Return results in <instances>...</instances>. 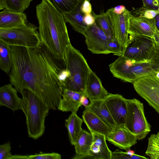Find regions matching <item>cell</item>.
<instances>
[{"mask_svg":"<svg viewBox=\"0 0 159 159\" xmlns=\"http://www.w3.org/2000/svg\"><path fill=\"white\" fill-rule=\"evenodd\" d=\"M11 51L10 84L19 93L30 90L50 110L57 109L63 90L59 75L65 61L55 58L42 43L34 48L12 46Z\"/></svg>","mask_w":159,"mask_h":159,"instance_id":"1","label":"cell"},{"mask_svg":"<svg viewBox=\"0 0 159 159\" xmlns=\"http://www.w3.org/2000/svg\"><path fill=\"white\" fill-rule=\"evenodd\" d=\"M36 9L41 43L55 58L64 61L66 49L71 44L62 14L49 0H42Z\"/></svg>","mask_w":159,"mask_h":159,"instance_id":"2","label":"cell"},{"mask_svg":"<svg viewBox=\"0 0 159 159\" xmlns=\"http://www.w3.org/2000/svg\"><path fill=\"white\" fill-rule=\"evenodd\" d=\"M22 111L26 117L29 137L38 139L44 134L45 120L50 110L44 102L30 90L24 89L20 93Z\"/></svg>","mask_w":159,"mask_h":159,"instance_id":"3","label":"cell"},{"mask_svg":"<svg viewBox=\"0 0 159 159\" xmlns=\"http://www.w3.org/2000/svg\"><path fill=\"white\" fill-rule=\"evenodd\" d=\"M64 61L70 75L64 84L63 89H67L85 95L87 82L92 70L86 59L70 44L66 49Z\"/></svg>","mask_w":159,"mask_h":159,"instance_id":"4","label":"cell"},{"mask_svg":"<svg viewBox=\"0 0 159 159\" xmlns=\"http://www.w3.org/2000/svg\"><path fill=\"white\" fill-rule=\"evenodd\" d=\"M113 76L124 81L133 83L142 77L156 74L159 69L152 59L139 61L127 59L122 55L109 66Z\"/></svg>","mask_w":159,"mask_h":159,"instance_id":"5","label":"cell"},{"mask_svg":"<svg viewBox=\"0 0 159 159\" xmlns=\"http://www.w3.org/2000/svg\"><path fill=\"white\" fill-rule=\"evenodd\" d=\"M88 49L93 53L105 54L113 53L121 56L124 50L116 39L108 37L101 30L95 22L88 26L84 34Z\"/></svg>","mask_w":159,"mask_h":159,"instance_id":"6","label":"cell"},{"mask_svg":"<svg viewBox=\"0 0 159 159\" xmlns=\"http://www.w3.org/2000/svg\"><path fill=\"white\" fill-rule=\"evenodd\" d=\"M37 28L28 23L14 28H0V40L11 46L35 48L41 43Z\"/></svg>","mask_w":159,"mask_h":159,"instance_id":"7","label":"cell"},{"mask_svg":"<svg viewBox=\"0 0 159 159\" xmlns=\"http://www.w3.org/2000/svg\"><path fill=\"white\" fill-rule=\"evenodd\" d=\"M127 101L125 126L136 136L137 140L143 139L151 131V125L145 115L143 104L135 98L127 99Z\"/></svg>","mask_w":159,"mask_h":159,"instance_id":"8","label":"cell"},{"mask_svg":"<svg viewBox=\"0 0 159 159\" xmlns=\"http://www.w3.org/2000/svg\"><path fill=\"white\" fill-rule=\"evenodd\" d=\"M157 50L154 38L142 35L133 36L122 55L135 61L151 59Z\"/></svg>","mask_w":159,"mask_h":159,"instance_id":"9","label":"cell"},{"mask_svg":"<svg viewBox=\"0 0 159 159\" xmlns=\"http://www.w3.org/2000/svg\"><path fill=\"white\" fill-rule=\"evenodd\" d=\"M132 84L139 95L159 114V78L155 74L140 78Z\"/></svg>","mask_w":159,"mask_h":159,"instance_id":"10","label":"cell"},{"mask_svg":"<svg viewBox=\"0 0 159 159\" xmlns=\"http://www.w3.org/2000/svg\"><path fill=\"white\" fill-rule=\"evenodd\" d=\"M112 21L116 38L124 50L130 42L129 33V21L131 13L126 9L122 13H114L112 8L107 11Z\"/></svg>","mask_w":159,"mask_h":159,"instance_id":"11","label":"cell"},{"mask_svg":"<svg viewBox=\"0 0 159 159\" xmlns=\"http://www.w3.org/2000/svg\"><path fill=\"white\" fill-rule=\"evenodd\" d=\"M158 31L155 18L150 19L134 16L131 14L129 27L130 41L135 35H145L154 38L155 34Z\"/></svg>","mask_w":159,"mask_h":159,"instance_id":"12","label":"cell"},{"mask_svg":"<svg viewBox=\"0 0 159 159\" xmlns=\"http://www.w3.org/2000/svg\"><path fill=\"white\" fill-rule=\"evenodd\" d=\"M104 100L117 125H125L127 111V99L120 94L109 93Z\"/></svg>","mask_w":159,"mask_h":159,"instance_id":"13","label":"cell"},{"mask_svg":"<svg viewBox=\"0 0 159 159\" xmlns=\"http://www.w3.org/2000/svg\"><path fill=\"white\" fill-rule=\"evenodd\" d=\"M106 137L107 140L119 148L127 151L137 143L136 136L125 125H117Z\"/></svg>","mask_w":159,"mask_h":159,"instance_id":"14","label":"cell"},{"mask_svg":"<svg viewBox=\"0 0 159 159\" xmlns=\"http://www.w3.org/2000/svg\"><path fill=\"white\" fill-rule=\"evenodd\" d=\"M109 94L102 86L100 79L91 70L86 86L85 95L91 101L104 99Z\"/></svg>","mask_w":159,"mask_h":159,"instance_id":"15","label":"cell"},{"mask_svg":"<svg viewBox=\"0 0 159 159\" xmlns=\"http://www.w3.org/2000/svg\"><path fill=\"white\" fill-rule=\"evenodd\" d=\"M18 91L11 84L4 85L0 88V106H5L13 111L22 110L21 98Z\"/></svg>","mask_w":159,"mask_h":159,"instance_id":"16","label":"cell"},{"mask_svg":"<svg viewBox=\"0 0 159 159\" xmlns=\"http://www.w3.org/2000/svg\"><path fill=\"white\" fill-rule=\"evenodd\" d=\"M92 134L93 141L87 158L111 159L112 152L107 145L105 136L96 133Z\"/></svg>","mask_w":159,"mask_h":159,"instance_id":"17","label":"cell"},{"mask_svg":"<svg viewBox=\"0 0 159 159\" xmlns=\"http://www.w3.org/2000/svg\"><path fill=\"white\" fill-rule=\"evenodd\" d=\"M84 94L67 89L63 90L57 109L63 112L77 113L82 105L81 99Z\"/></svg>","mask_w":159,"mask_h":159,"instance_id":"18","label":"cell"},{"mask_svg":"<svg viewBox=\"0 0 159 159\" xmlns=\"http://www.w3.org/2000/svg\"><path fill=\"white\" fill-rule=\"evenodd\" d=\"M83 122L91 134L98 133L106 136L113 129L107 125L93 113L85 109L82 115Z\"/></svg>","mask_w":159,"mask_h":159,"instance_id":"19","label":"cell"},{"mask_svg":"<svg viewBox=\"0 0 159 159\" xmlns=\"http://www.w3.org/2000/svg\"><path fill=\"white\" fill-rule=\"evenodd\" d=\"M85 109L93 113L107 125L114 129L117 125L110 112L104 99L90 101Z\"/></svg>","mask_w":159,"mask_h":159,"instance_id":"20","label":"cell"},{"mask_svg":"<svg viewBox=\"0 0 159 159\" xmlns=\"http://www.w3.org/2000/svg\"><path fill=\"white\" fill-rule=\"evenodd\" d=\"M93 141V135L90 133L82 129L74 144L75 154L73 159L87 158Z\"/></svg>","mask_w":159,"mask_h":159,"instance_id":"21","label":"cell"},{"mask_svg":"<svg viewBox=\"0 0 159 159\" xmlns=\"http://www.w3.org/2000/svg\"><path fill=\"white\" fill-rule=\"evenodd\" d=\"M84 1L81 0L78 5L70 11L62 13L66 22L69 23L77 32L84 34L87 27L84 21L85 14L81 10Z\"/></svg>","mask_w":159,"mask_h":159,"instance_id":"22","label":"cell"},{"mask_svg":"<svg viewBox=\"0 0 159 159\" xmlns=\"http://www.w3.org/2000/svg\"><path fill=\"white\" fill-rule=\"evenodd\" d=\"M28 23L24 13L15 12L6 9L0 12V28H14Z\"/></svg>","mask_w":159,"mask_h":159,"instance_id":"23","label":"cell"},{"mask_svg":"<svg viewBox=\"0 0 159 159\" xmlns=\"http://www.w3.org/2000/svg\"><path fill=\"white\" fill-rule=\"evenodd\" d=\"M83 119L78 116L77 113L72 112L65 120V125L67 128L69 140L71 144L74 145L82 129L81 127Z\"/></svg>","mask_w":159,"mask_h":159,"instance_id":"24","label":"cell"},{"mask_svg":"<svg viewBox=\"0 0 159 159\" xmlns=\"http://www.w3.org/2000/svg\"><path fill=\"white\" fill-rule=\"evenodd\" d=\"M95 23L97 26L108 37L112 39H116L113 24L108 12H103L99 15L93 11Z\"/></svg>","mask_w":159,"mask_h":159,"instance_id":"25","label":"cell"},{"mask_svg":"<svg viewBox=\"0 0 159 159\" xmlns=\"http://www.w3.org/2000/svg\"><path fill=\"white\" fill-rule=\"evenodd\" d=\"M12 64L11 46L0 40V68L7 74L10 72Z\"/></svg>","mask_w":159,"mask_h":159,"instance_id":"26","label":"cell"},{"mask_svg":"<svg viewBox=\"0 0 159 159\" xmlns=\"http://www.w3.org/2000/svg\"><path fill=\"white\" fill-rule=\"evenodd\" d=\"M30 0H0V10L22 13L29 7Z\"/></svg>","mask_w":159,"mask_h":159,"instance_id":"27","label":"cell"},{"mask_svg":"<svg viewBox=\"0 0 159 159\" xmlns=\"http://www.w3.org/2000/svg\"><path fill=\"white\" fill-rule=\"evenodd\" d=\"M145 155L151 159H159V132L151 134L148 138Z\"/></svg>","mask_w":159,"mask_h":159,"instance_id":"28","label":"cell"},{"mask_svg":"<svg viewBox=\"0 0 159 159\" xmlns=\"http://www.w3.org/2000/svg\"><path fill=\"white\" fill-rule=\"evenodd\" d=\"M55 8L62 14L69 12L75 8L81 0H49Z\"/></svg>","mask_w":159,"mask_h":159,"instance_id":"29","label":"cell"},{"mask_svg":"<svg viewBox=\"0 0 159 159\" xmlns=\"http://www.w3.org/2000/svg\"><path fill=\"white\" fill-rule=\"evenodd\" d=\"M61 155L57 152H41L33 155H13L11 159H61Z\"/></svg>","mask_w":159,"mask_h":159,"instance_id":"30","label":"cell"},{"mask_svg":"<svg viewBox=\"0 0 159 159\" xmlns=\"http://www.w3.org/2000/svg\"><path fill=\"white\" fill-rule=\"evenodd\" d=\"M147 159L148 158L136 155L133 151L130 149L126 151V152H123L119 150L116 149L113 152H112V156L111 159Z\"/></svg>","mask_w":159,"mask_h":159,"instance_id":"31","label":"cell"},{"mask_svg":"<svg viewBox=\"0 0 159 159\" xmlns=\"http://www.w3.org/2000/svg\"><path fill=\"white\" fill-rule=\"evenodd\" d=\"M134 16L148 19H153L158 14V10L149 9L143 6L137 9L134 11Z\"/></svg>","mask_w":159,"mask_h":159,"instance_id":"32","label":"cell"},{"mask_svg":"<svg viewBox=\"0 0 159 159\" xmlns=\"http://www.w3.org/2000/svg\"><path fill=\"white\" fill-rule=\"evenodd\" d=\"M11 143L9 142L0 145V159H11L13 155L11 152Z\"/></svg>","mask_w":159,"mask_h":159,"instance_id":"33","label":"cell"},{"mask_svg":"<svg viewBox=\"0 0 159 159\" xmlns=\"http://www.w3.org/2000/svg\"><path fill=\"white\" fill-rule=\"evenodd\" d=\"M143 6L147 8L157 10L159 6L158 0H142Z\"/></svg>","mask_w":159,"mask_h":159,"instance_id":"34","label":"cell"},{"mask_svg":"<svg viewBox=\"0 0 159 159\" xmlns=\"http://www.w3.org/2000/svg\"><path fill=\"white\" fill-rule=\"evenodd\" d=\"M80 9L81 11L84 14L90 13L92 12V6L89 0H84Z\"/></svg>","mask_w":159,"mask_h":159,"instance_id":"35","label":"cell"},{"mask_svg":"<svg viewBox=\"0 0 159 159\" xmlns=\"http://www.w3.org/2000/svg\"><path fill=\"white\" fill-rule=\"evenodd\" d=\"M84 21L87 26L91 25L95 22L94 18L91 13L85 14Z\"/></svg>","mask_w":159,"mask_h":159,"instance_id":"36","label":"cell"},{"mask_svg":"<svg viewBox=\"0 0 159 159\" xmlns=\"http://www.w3.org/2000/svg\"><path fill=\"white\" fill-rule=\"evenodd\" d=\"M112 8L114 13L118 14L122 13L126 9L125 6L122 5L117 6L114 8L112 7Z\"/></svg>","mask_w":159,"mask_h":159,"instance_id":"37","label":"cell"},{"mask_svg":"<svg viewBox=\"0 0 159 159\" xmlns=\"http://www.w3.org/2000/svg\"><path fill=\"white\" fill-rule=\"evenodd\" d=\"M81 102L82 105L84 106L85 107L87 106L90 103L89 102L88 98L85 95H83L82 97Z\"/></svg>","mask_w":159,"mask_h":159,"instance_id":"38","label":"cell"},{"mask_svg":"<svg viewBox=\"0 0 159 159\" xmlns=\"http://www.w3.org/2000/svg\"><path fill=\"white\" fill-rule=\"evenodd\" d=\"M154 39L157 48L159 51V31L155 34Z\"/></svg>","mask_w":159,"mask_h":159,"instance_id":"39","label":"cell"},{"mask_svg":"<svg viewBox=\"0 0 159 159\" xmlns=\"http://www.w3.org/2000/svg\"><path fill=\"white\" fill-rule=\"evenodd\" d=\"M155 19L157 28L159 31V14L155 17Z\"/></svg>","mask_w":159,"mask_h":159,"instance_id":"40","label":"cell"},{"mask_svg":"<svg viewBox=\"0 0 159 159\" xmlns=\"http://www.w3.org/2000/svg\"><path fill=\"white\" fill-rule=\"evenodd\" d=\"M158 11H159V7H158V9H157Z\"/></svg>","mask_w":159,"mask_h":159,"instance_id":"41","label":"cell"},{"mask_svg":"<svg viewBox=\"0 0 159 159\" xmlns=\"http://www.w3.org/2000/svg\"><path fill=\"white\" fill-rule=\"evenodd\" d=\"M33 0H30V1L31 2V1H33Z\"/></svg>","mask_w":159,"mask_h":159,"instance_id":"42","label":"cell"},{"mask_svg":"<svg viewBox=\"0 0 159 159\" xmlns=\"http://www.w3.org/2000/svg\"></svg>","mask_w":159,"mask_h":159,"instance_id":"43","label":"cell"}]
</instances>
